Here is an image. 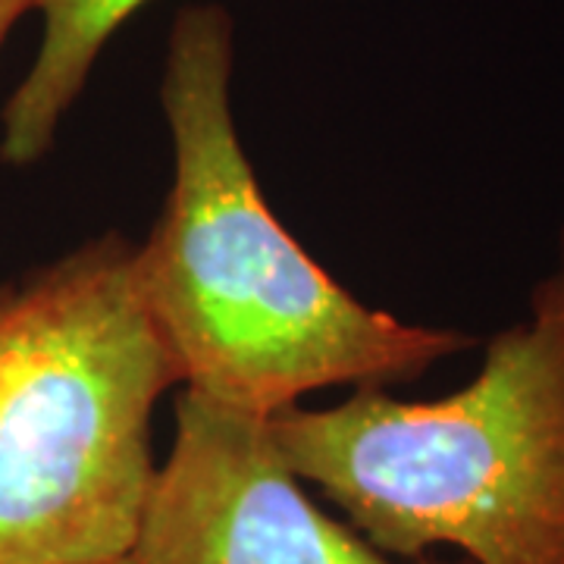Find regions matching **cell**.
Returning a JSON list of instances; mask_svg holds the SVG:
<instances>
[{
  "label": "cell",
  "mask_w": 564,
  "mask_h": 564,
  "mask_svg": "<svg viewBox=\"0 0 564 564\" xmlns=\"http://www.w3.org/2000/svg\"><path fill=\"white\" fill-rule=\"evenodd\" d=\"M236 20L188 3L173 20L161 107L173 185L135 276L182 370V389L270 417L302 395L389 389L474 345L358 302L263 202L232 110Z\"/></svg>",
  "instance_id": "6da1fadb"
},
{
  "label": "cell",
  "mask_w": 564,
  "mask_h": 564,
  "mask_svg": "<svg viewBox=\"0 0 564 564\" xmlns=\"http://www.w3.org/2000/svg\"><path fill=\"white\" fill-rule=\"evenodd\" d=\"M267 430L389 558L564 564V226L527 317L486 343L464 389L436 402L358 389L333 408H282Z\"/></svg>",
  "instance_id": "7a4b0ae2"
},
{
  "label": "cell",
  "mask_w": 564,
  "mask_h": 564,
  "mask_svg": "<svg viewBox=\"0 0 564 564\" xmlns=\"http://www.w3.org/2000/svg\"><path fill=\"white\" fill-rule=\"evenodd\" d=\"M182 383L120 232L0 282V564H122Z\"/></svg>",
  "instance_id": "3957f363"
},
{
  "label": "cell",
  "mask_w": 564,
  "mask_h": 564,
  "mask_svg": "<svg viewBox=\"0 0 564 564\" xmlns=\"http://www.w3.org/2000/svg\"><path fill=\"white\" fill-rule=\"evenodd\" d=\"M132 564L399 562L314 502L282 462L267 417L182 389L176 433L144 505Z\"/></svg>",
  "instance_id": "277c9868"
},
{
  "label": "cell",
  "mask_w": 564,
  "mask_h": 564,
  "mask_svg": "<svg viewBox=\"0 0 564 564\" xmlns=\"http://www.w3.org/2000/svg\"><path fill=\"white\" fill-rule=\"evenodd\" d=\"M148 0H35L44 32L29 73L0 113V161L39 163L57 141L110 39Z\"/></svg>",
  "instance_id": "5b68a950"
},
{
  "label": "cell",
  "mask_w": 564,
  "mask_h": 564,
  "mask_svg": "<svg viewBox=\"0 0 564 564\" xmlns=\"http://www.w3.org/2000/svg\"><path fill=\"white\" fill-rule=\"evenodd\" d=\"M29 10H35V0H0V51H3V44L10 39L13 25H17Z\"/></svg>",
  "instance_id": "8992f818"
},
{
  "label": "cell",
  "mask_w": 564,
  "mask_h": 564,
  "mask_svg": "<svg viewBox=\"0 0 564 564\" xmlns=\"http://www.w3.org/2000/svg\"><path fill=\"white\" fill-rule=\"evenodd\" d=\"M122 564H132V562H122Z\"/></svg>",
  "instance_id": "52a82bcc"
}]
</instances>
